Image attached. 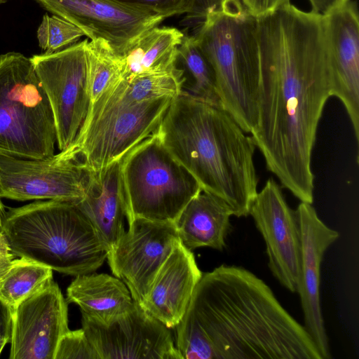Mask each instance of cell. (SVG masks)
I'll return each mask as SVG.
<instances>
[{
    "mask_svg": "<svg viewBox=\"0 0 359 359\" xmlns=\"http://www.w3.org/2000/svg\"><path fill=\"white\" fill-rule=\"evenodd\" d=\"M257 20L260 83L251 137L282 186L312 204V151L332 96L323 17L288 2Z\"/></svg>",
    "mask_w": 359,
    "mask_h": 359,
    "instance_id": "1",
    "label": "cell"
},
{
    "mask_svg": "<svg viewBox=\"0 0 359 359\" xmlns=\"http://www.w3.org/2000/svg\"><path fill=\"white\" fill-rule=\"evenodd\" d=\"M187 359H322L269 285L241 266L203 273L175 325Z\"/></svg>",
    "mask_w": 359,
    "mask_h": 359,
    "instance_id": "2",
    "label": "cell"
},
{
    "mask_svg": "<svg viewBox=\"0 0 359 359\" xmlns=\"http://www.w3.org/2000/svg\"><path fill=\"white\" fill-rule=\"evenodd\" d=\"M156 133L202 191L222 200L232 215H250L257 194L256 145L226 110L182 90Z\"/></svg>",
    "mask_w": 359,
    "mask_h": 359,
    "instance_id": "3",
    "label": "cell"
},
{
    "mask_svg": "<svg viewBox=\"0 0 359 359\" xmlns=\"http://www.w3.org/2000/svg\"><path fill=\"white\" fill-rule=\"evenodd\" d=\"M212 67L222 108L246 133L258 121L260 56L257 18L239 0L208 6L194 35Z\"/></svg>",
    "mask_w": 359,
    "mask_h": 359,
    "instance_id": "4",
    "label": "cell"
},
{
    "mask_svg": "<svg viewBox=\"0 0 359 359\" xmlns=\"http://www.w3.org/2000/svg\"><path fill=\"white\" fill-rule=\"evenodd\" d=\"M3 232L15 256L67 275L91 273L107 257L90 222L69 202L48 200L10 208Z\"/></svg>",
    "mask_w": 359,
    "mask_h": 359,
    "instance_id": "5",
    "label": "cell"
},
{
    "mask_svg": "<svg viewBox=\"0 0 359 359\" xmlns=\"http://www.w3.org/2000/svg\"><path fill=\"white\" fill-rule=\"evenodd\" d=\"M55 143L52 109L31 59L0 55V154L43 158L54 154Z\"/></svg>",
    "mask_w": 359,
    "mask_h": 359,
    "instance_id": "6",
    "label": "cell"
},
{
    "mask_svg": "<svg viewBox=\"0 0 359 359\" xmlns=\"http://www.w3.org/2000/svg\"><path fill=\"white\" fill-rule=\"evenodd\" d=\"M126 218L175 224L189 202L202 189L170 154L156 131L123 158Z\"/></svg>",
    "mask_w": 359,
    "mask_h": 359,
    "instance_id": "7",
    "label": "cell"
},
{
    "mask_svg": "<svg viewBox=\"0 0 359 359\" xmlns=\"http://www.w3.org/2000/svg\"><path fill=\"white\" fill-rule=\"evenodd\" d=\"M88 40L30 58L52 109L60 151L74 144L91 107L85 55Z\"/></svg>",
    "mask_w": 359,
    "mask_h": 359,
    "instance_id": "8",
    "label": "cell"
},
{
    "mask_svg": "<svg viewBox=\"0 0 359 359\" xmlns=\"http://www.w3.org/2000/svg\"><path fill=\"white\" fill-rule=\"evenodd\" d=\"M88 170L71 147L43 158L0 154V196L17 201L76 203L88 183Z\"/></svg>",
    "mask_w": 359,
    "mask_h": 359,
    "instance_id": "9",
    "label": "cell"
},
{
    "mask_svg": "<svg viewBox=\"0 0 359 359\" xmlns=\"http://www.w3.org/2000/svg\"><path fill=\"white\" fill-rule=\"evenodd\" d=\"M172 99L150 100L101 116L85 125L71 148L88 170H98L156 132Z\"/></svg>",
    "mask_w": 359,
    "mask_h": 359,
    "instance_id": "10",
    "label": "cell"
},
{
    "mask_svg": "<svg viewBox=\"0 0 359 359\" xmlns=\"http://www.w3.org/2000/svg\"><path fill=\"white\" fill-rule=\"evenodd\" d=\"M82 329L100 359H182L170 328L133 301L108 323L81 314Z\"/></svg>",
    "mask_w": 359,
    "mask_h": 359,
    "instance_id": "11",
    "label": "cell"
},
{
    "mask_svg": "<svg viewBox=\"0 0 359 359\" xmlns=\"http://www.w3.org/2000/svg\"><path fill=\"white\" fill-rule=\"evenodd\" d=\"M77 26L90 40L102 38L123 55L165 18L148 9L116 0H36Z\"/></svg>",
    "mask_w": 359,
    "mask_h": 359,
    "instance_id": "12",
    "label": "cell"
},
{
    "mask_svg": "<svg viewBox=\"0 0 359 359\" xmlns=\"http://www.w3.org/2000/svg\"><path fill=\"white\" fill-rule=\"evenodd\" d=\"M107 253L113 274L141 304L160 268L180 241L175 224L135 218Z\"/></svg>",
    "mask_w": 359,
    "mask_h": 359,
    "instance_id": "13",
    "label": "cell"
},
{
    "mask_svg": "<svg viewBox=\"0 0 359 359\" xmlns=\"http://www.w3.org/2000/svg\"><path fill=\"white\" fill-rule=\"evenodd\" d=\"M250 215L265 242L272 274L284 287L297 292L301 259L298 219L272 178L257 192Z\"/></svg>",
    "mask_w": 359,
    "mask_h": 359,
    "instance_id": "14",
    "label": "cell"
},
{
    "mask_svg": "<svg viewBox=\"0 0 359 359\" xmlns=\"http://www.w3.org/2000/svg\"><path fill=\"white\" fill-rule=\"evenodd\" d=\"M69 330L67 302L53 280L12 311L10 359H55Z\"/></svg>",
    "mask_w": 359,
    "mask_h": 359,
    "instance_id": "15",
    "label": "cell"
},
{
    "mask_svg": "<svg viewBox=\"0 0 359 359\" xmlns=\"http://www.w3.org/2000/svg\"><path fill=\"white\" fill-rule=\"evenodd\" d=\"M332 96L344 104L359 141V18L354 1L345 0L322 15Z\"/></svg>",
    "mask_w": 359,
    "mask_h": 359,
    "instance_id": "16",
    "label": "cell"
},
{
    "mask_svg": "<svg viewBox=\"0 0 359 359\" xmlns=\"http://www.w3.org/2000/svg\"><path fill=\"white\" fill-rule=\"evenodd\" d=\"M296 211L301 237V259L297 292L304 314V327L322 359L331 353L320 300V265L327 248L339 236L318 217L310 203L301 202Z\"/></svg>",
    "mask_w": 359,
    "mask_h": 359,
    "instance_id": "17",
    "label": "cell"
},
{
    "mask_svg": "<svg viewBox=\"0 0 359 359\" xmlns=\"http://www.w3.org/2000/svg\"><path fill=\"white\" fill-rule=\"evenodd\" d=\"M202 274L191 250L179 241L157 273L141 307L167 327H175Z\"/></svg>",
    "mask_w": 359,
    "mask_h": 359,
    "instance_id": "18",
    "label": "cell"
},
{
    "mask_svg": "<svg viewBox=\"0 0 359 359\" xmlns=\"http://www.w3.org/2000/svg\"><path fill=\"white\" fill-rule=\"evenodd\" d=\"M121 163L122 158L90 170L84 197L73 203L90 222L107 253L126 231Z\"/></svg>",
    "mask_w": 359,
    "mask_h": 359,
    "instance_id": "19",
    "label": "cell"
},
{
    "mask_svg": "<svg viewBox=\"0 0 359 359\" xmlns=\"http://www.w3.org/2000/svg\"><path fill=\"white\" fill-rule=\"evenodd\" d=\"M186 78L178 68L160 73L137 76L130 79L119 78L110 83L91 104L86 123L119 109L179 95ZM85 123V124H86Z\"/></svg>",
    "mask_w": 359,
    "mask_h": 359,
    "instance_id": "20",
    "label": "cell"
},
{
    "mask_svg": "<svg viewBox=\"0 0 359 359\" xmlns=\"http://www.w3.org/2000/svg\"><path fill=\"white\" fill-rule=\"evenodd\" d=\"M231 216L222 200L201 191L189 202L175 224L179 239L190 250L202 247L222 250Z\"/></svg>",
    "mask_w": 359,
    "mask_h": 359,
    "instance_id": "21",
    "label": "cell"
},
{
    "mask_svg": "<svg viewBox=\"0 0 359 359\" xmlns=\"http://www.w3.org/2000/svg\"><path fill=\"white\" fill-rule=\"evenodd\" d=\"M66 300L77 304L81 314L102 323L111 322L133 304L126 284L106 273L76 276L67 289Z\"/></svg>",
    "mask_w": 359,
    "mask_h": 359,
    "instance_id": "22",
    "label": "cell"
},
{
    "mask_svg": "<svg viewBox=\"0 0 359 359\" xmlns=\"http://www.w3.org/2000/svg\"><path fill=\"white\" fill-rule=\"evenodd\" d=\"M184 34L171 27L151 28L122 55L123 79L165 72L177 67L178 47Z\"/></svg>",
    "mask_w": 359,
    "mask_h": 359,
    "instance_id": "23",
    "label": "cell"
},
{
    "mask_svg": "<svg viewBox=\"0 0 359 359\" xmlns=\"http://www.w3.org/2000/svg\"><path fill=\"white\" fill-rule=\"evenodd\" d=\"M53 270L34 261L14 259L0 286V298L13 310L53 280Z\"/></svg>",
    "mask_w": 359,
    "mask_h": 359,
    "instance_id": "24",
    "label": "cell"
},
{
    "mask_svg": "<svg viewBox=\"0 0 359 359\" xmlns=\"http://www.w3.org/2000/svg\"><path fill=\"white\" fill-rule=\"evenodd\" d=\"M85 55L92 104L110 83L122 77L123 60L102 38L88 40Z\"/></svg>",
    "mask_w": 359,
    "mask_h": 359,
    "instance_id": "25",
    "label": "cell"
},
{
    "mask_svg": "<svg viewBox=\"0 0 359 359\" xmlns=\"http://www.w3.org/2000/svg\"><path fill=\"white\" fill-rule=\"evenodd\" d=\"M178 55L191 78L187 92L205 102L222 107L213 69L194 36H184L178 47Z\"/></svg>",
    "mask_w": 359,
    "mask_h": 359,
    "instance_id": "26",
    "label": "cell"
},
{
    "mask_svg": "<svg viewBox=\"0 0 359 359\" xmlns=\"http://www.w3.org/2000/svg\"><path fill=\"white\" fill-rule=\"evenodd\" d=\"M83 36L80 28L57 15H45L37 30L39 44L45 53L61 50Z\"/></svg>",
    "mask_w": 359,
    "mask_h": 359,
    "instance_id": "27",
    "label": "cell"
},
{
    "mask_svg": "<svg viewBox=\"0 0 359 359\" xmlns=\"http://www.w3.org/2000/svg\"><path fill=\"white\" fill-rule=\"evenodd\" d=\"M55 359H100L84 330H68L60 338Z\"/></svg>",
    "mask_w": 359,
    "mask_h": 359,
    "instance_id": "28",
    "label": "cell"
},
{
    "mask_svg": "<svg viewBox=\"0 0 359 359\" xmlns=\"http://www.w3.org/2000/svg\"><path fill=\"white\" fill-rule=\"evenodd\" d=\"M153 11L165 19L194 11L198 0H116Z\"/></svg>",
    "mask_w": 359,
    "mask_h": 359,
    "instance_id": "29",
    "label": "cell"
},
{
    "mask_svg": "<svg viewBox=\"0 0 359 359\" xmlns=\"http://www.w3.org/2000/svg\"><path fill=\"white\" fill-rule=\"evenodd\" d=\"M247 12L255 18L269 14L290 0H239Z\"/></svg>",
    "mask_w": 359,
    "mask_h": 359,
    "instance_id": "30",
    "label": "cell"
},
{
    "mask_svg": "<svg viewBox=\"0 0 359 359\" xmlns=\"http://www.w3.org/2000/svg\"><path fill=\"white\" fill-rule=\"evenodd\" d=\"M15 255L11 252L4 232L0 233V286L14 260Z\"/></svg>",
    "mask_w": 359,
    "mask_h": 359,
    "instance_id": "31",
    "label": "cell"
},
{
    "mask_svg": "<svg viewBox=\"0 0 359 359\" xmlns=\"http://www.w3.org/2000/svg\"><path fill=\"white\" fill-rule=\"evenodd\" d=\"M12 309L0 298V334L8 336L11 334Z\"/></svg>",
    "mask_w": 359,
    "mask_h": 359,
    "instance_id": "32",
    "label": "cell"
},
{
    "mask_svg": "<svg viewBox=\"0 0 359 359\" xmlns=\"http://www.w3.org/2000/svg\"><path fill=\"white\" fill-rule=\"evenodd\" d=\"M311 11L323 15L345 0H309Z\"/></svg>",
    "mask_w": 359,
    "mask_h": 359,
    "instance_id": "33",
    "label": "cell"
},
{
    "mask_svg": "<svg viewBox=\"0 0 359 359\" xmlns=\"http://www.w3.org/2000/svg\"><path fill=\"white\" fill-rule=\"evenodd\" d=\"M0 196V233L3 232V226L6 219V211L5 210L4 205L1 201Z\"/></svg>",
    "mask_w": 359,
    "mask_h": 359,
    "instance_id": "34",
    "label": "cell"
},
{
    "mask_svg": "<svg viewBox=\"0 0 359 359\" xmlns=\"http://www.w3.org/2000/svg\"><path fill=\"white\" fill-rule=\"evenodd\" d=\"M10 337L0 334V353L4 346L10 341Z\"/></svg>",
    "mask_w": 359,
    "mask_h": 359,
    "instance_id": "35",
    "label": "cell"
},
{
    "mask_svg": "<svg viewBox=\"0 0 359 359\" xmlns=\"http://www.w3.org/2000/svg\"><path fill=\"white\" fill-rule=\"evenodd\" d=\"M6 1L7 0H0V4L4 3V2Z\"/></svg>",
    "mask_w": 359,
    "mask_h": 359,
    "instance_id": "36",
    "label": "cell"
}]
</instances>
